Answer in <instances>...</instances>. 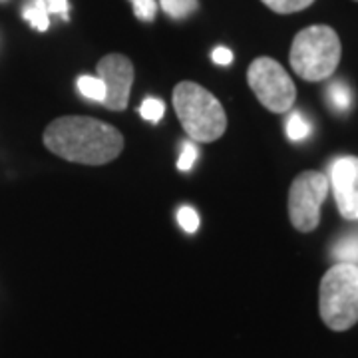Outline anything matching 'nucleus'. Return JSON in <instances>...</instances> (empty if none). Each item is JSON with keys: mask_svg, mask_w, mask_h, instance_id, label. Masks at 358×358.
<instances>
[{"mask_svg": "<svg viewBox=\"0 0 358 358\" xmlns=\"http://www.w3.org/2000/svg\"><path fill=\"white\" fill-rule=\"evenodd\" d=\"M336 207L345 219H358V189L334 195Z\"/></svg>", "mask_w": 358, "mask_h": 358, "instance_id": "15", "label": "nucleus"}, {"mask_svg": "<svg viewBox=\"0 0 358 358\" xmlns=\"http://www.w3.org/2000/svg\"><path fill=\"white\" fill-rule=\"evenodd\" d=\"M320 319L333 331H348L358 322V265L336 263L320 281Z\"/></svg>", "mask_w": 358, "mask_h": 358, "instance_id": "4", "label": "nucleus"}, {"mask_svg": "<svg viewBox=\"0 0 358 358\" xmlns=\"http://www.w3.org/2000/svg\"><path fill=\"white\" fill-rule=\"evenodd\" d=\"M24 18L40 32L48 30V26H50V13H48L44 0H32L24 8Z\"/></svg>", "mask_w": 358, "mask_h": 358, "instance_id": "10", "label": "nucleus"}, {"mask_svg": "<svg viewBox=\"0 0 358 358\" xmlns=\"http://www.w3.org/2000/svg\"><path fill=\"white\" fill-rule=\"evenodd\" d=\"M308 134H310V126H308L307 120L299 112L291 114V117L287 120V136H289V140L301 141L308 138Z\"/></svg>", "mask_w": 358, "mask_h": 358, "instance_id": "16", "label": "nucleus"}, {"mask_svg": "<svg viewBox=\"0 0 358 358\" xmlns=\"http://www.w3.org/2000/svg\"><path fill=\"white\" fill-rule=\"evenodd\" d=\"M140 114L143 120L159 122L164 117V114H166V106H164V102H159L157 98H148V100L141 102Z\"/></svg>", "mask_w": 358, "mask_h": 358, "instance_id": "17", "label": "nucleus"}, {"mask_svg": "<svg viewBox=\"0 0 358 358\" xmlns=\"http://www.w3.org/2000/svg\"><path fill=\"white\" fill-rule=\"evenodd\" d=\"M181 155H179L178 159V167L181 171H189L193 167V164L197 162V155H199V150L195 148V143L192 141H185L183 145H181Z\"/></svg>", "mask_w": 358, "mask_h": 358, "instance_id": "19", "label": "nucleus"}, {"mask_svg": "<svg viewBox=\"0 0 358 358\" xmlns=\"http://www.w3.org/2000/svg\"><path fill=\"white\" fill-rule=\"evenodd\" d=\"M331 183L334 195L358 189V157H341L331 167Z\"/></svg>", "mask_w": 358, "mask_h": 358, "instance_id": "8", "label": "nucleus"}, {"mask_svg": "<svg viewBox=\"0 0 358 358\" xmlns=\"http://www.w3.org/2000/svg\"><path fill=\"white\" fill-rule=\"evenodd\" d=\"M333 257L338 263H358V235L345 237L334 247Z\"/></svg>", "mask_w": 358, "mask_h": 358, "instance_id": "13", "label": "nucleus"}, {"mask_svg": "<svg viewBox=\"0 0 358 358\" xmlns=\"http://www.w3.org/2000/svg\"><path fill=\"white\" fill-rule=\"evenodd\" d=\"M98 78L106 88L103 106L108 110L122 112L128 108L129 92L134 84V64L124 54H108L98 62Z\"/></svg>", "mask_w": 358, "mask_h": 358, "instance_id": "7", "label": "nucleus"}, {"mask_svg": "<svg viewBox=\"0 0 358 358\" xmlns=\"http://www.w3.org/2000/svg\"><path fill=\"white\" fill-rule=\"evenodd\" d=\"M134 6V13L140 18L141 22H154L155 14H157V4L155 0H129Z\"/></svg>", "mask_w": 358, "mask_h": 358, "instance_id": "18", "label": "nucleus"}, {"mask_svg": "<svg viewBox=\"0 0 358 358\" xmlns=\"http://www.w3.org/2000/svg\"><path fill=\"white\" fill-rule=\"evenodd\" d=\"M341 38L331 26L315 24L301 30L291 46V68L307 82H322L338 68Z\"/></svg>", "mask_w": 358, "mask_h": 358, "instance_id": "3", "label": "nucleus"}, {"mask_svg": "<svg viewBox=\"0 0 358 358\" xmlns=\"http://www.w3.org/2000/svg\"><path fill=\"white\" fill-rule=\"evenodd\" d=\"M211 60L219 66H229L233 62V52L229 48H223V46H219L215 50L211 52Z\"/></svg>", "mask_w": 358, "mask_h": 358, "instance_id": "21", "label": "nucleus"}, {"mask_svg": "<svg viewBox=\"0 0 358 358\" xmlns=\"http://www.w3.org/2000/svg\"><path fill=\"white\" fill-rule=\"evenodd\" d=\"M357 2H358V0H357Z\"/></svg>", "mask_w": 358, "mask_h": 358, "instance_id": "23", "label": "nucleus"}, {"mask_svg": "<svg viewBox=\"0 0 358 358\" xmlns=\"http://www.w3.org/2000/svg\"><path fill=\"white\" fill-rule=\"evenodd\" d=\"M78 90L84 98H88L92 102H103L106 98V88H103L102 80L94 76H80L78 78Z\"/></svg>", "mask_w": 358, "mask_h": 358, "instance_id": "12", "label": "nucleus"}, {"mask_svg": "<svg viewBox=\"0 0 358 358\" xmlns=\"http://www.w3.org/2000/svg\"><path fill=\"white\" fill-rule=\"evenodd\" d=\"M247 82L257 96V100L263 103L268 112L285 114L293 108L294 98H296L294 82L277 60L268 56H261L253 60L247 70Z\"/></svg>", "mask_w": 358, "mask_h": 358, "instance_id": "5", "label": "nucleus"}, {"mask_svg": "<svg viewBox=\"0 0 358 358\" xmlns=\"http://www.w3.org/2000/svg\"><path fill=\"white\" fill-rule=\"evenodd\" d=\"M173 108L192 140L209 143L219 140L227 129V115L221 102L195 82H181L176 86Z\"/></svg>", "mask_w": 358, "mask_h": 358, "instance_id": "2", "label": "nucleus"}, {"mask_svg": "<svg viewBox=\"0 0 358 358\" xmlns=\"http://www.w3.org/2000/svg\"><path fill=\"white\" fill-rule=\"evenodd\" d=\"M327 100L336 114H345L352 106V92L343 82H334L327 90Z\"/></svg>", "mask_w": 358, "mask_h": 358, "instance_id": "9", "label": "nucleus"}, {"mask_svg": "<svg viewBox=\"0 0 358 358\" xmlns=\"http://www.w3.org/2000/svg\"><path fill=\"white\" fill-rule=\"evenodd\" d=\"M329 193V179L320 171H303L289 192V217L296 231H315L320 221V205Z\"/></svg>", "mask_w": 358, "mask_h": 358, "instance_id": "6", "label": "nucleus"}, {"mask_svg": "<svg viewBox=\"0 0 358 358\" xmlns=\"http://www.w3.org/2000/svg\"><path fill=\"white\" fill-rule=\"evenodd\" d=\"M178 221L179 225L187 231V233H195L197 227H199V215H197V211L192 209V207H187V205L181 207L178 211Z\"/></svg>", "mask_w": 358, "mask_h": 358, "instance_id": "20", "label": "nucleus"}, {"mask_svg": "<svg viewBox=\"0 0 358 358\" xmlns=\"http://www.w3.org/2000/svg\"><path fill=\"white\" fill-rule=\"evenodd\" d=\"M159 2H162L164 13L173 20H183L192 16L199 6V0H159Z\"/></svg>", "mask_w": 358, "mask_h": 358, "instance_id": "11", "label": "nucleus"}, {"mask_svg": "<svg viewBox=\"0 0 358 358\" xmlns=\"http://www.w3.org/2000/svg\"><path fill=\"white\" fill-rule=\"evenodd\" d=\"M315 0H263V4L277 14H293L308 8Z\"/></svg>", "mask_w": 358, "mask_h": 358, "instance_id": "14", "label": "nucleus"}, {"mask_svg": "<svg viewBox=\"0 0 358 358\" xmlns=\"http://www.w3.org/2000/svg\"><path fill=\"white\" fill-rule=\"evenodd\" d=\"M44 145L52 154L68 162L103 166L122 154L124 138L106 122L84 115H64L54 120L46 128Z\"/></svg>", "mask_w": 358, "mask_h": 358, "instance_id": "1", "label": "nucleus"}, {"mask_svg": "<svg viewBox=\"0 0 358 358\" xmlns=\"http://www.w3.org/2000/svg\"><path fill=\"white\" fill-rule=\"evenodd\" d=\"M46 8L50 14H60L62 18H68V0H44Z\"/></svg>", "mask_w": 358, "mask_h": 358, "instance_id": "22", "label": "nucleus"}]
</instances>
